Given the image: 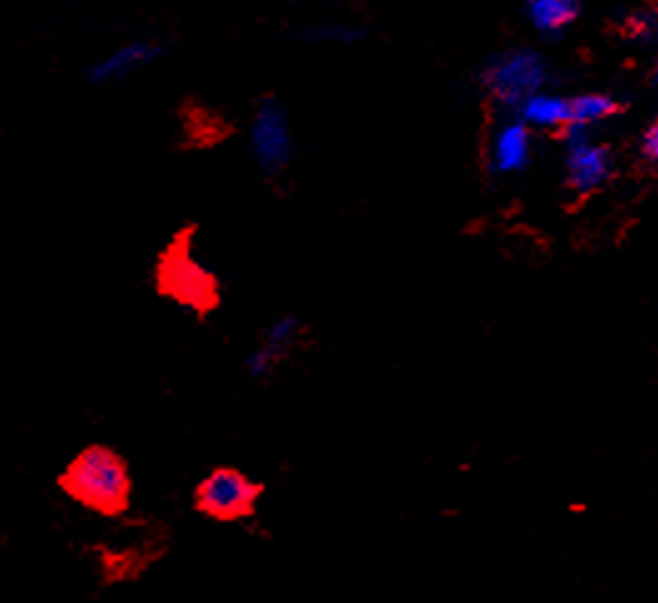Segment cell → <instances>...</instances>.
Instances as JSON below:
<instances>
[{"label": "cell", "instance_id": "8fae6325", "mask_svg": "<svg viewBox=\"0 0 658 603\" xmlns=\"http://www.w3.org/2000/svg\"><path fill=\"white\" fill-rule=\"evenodd\" d=\"M583 0H528L525 16L530 26L543 36H558L566 31L581 13Z\"/></svg>", "mask_w": 658, "mask_h": 603}, {"label": "cell", "instance_id": "5bb4252c", "mask_svg": "<svg viewBox=\"0 0 658 603\" xmlns=\"http://www.w3.org/2000/svg\"><path fill=\"white\" fill-rule=\"evenodd\" d=\"M633 31L638 33L641 38H648L653 33L656 36L658 33V13H643V16H638L636 21H633Z\"/></svg>", "mask_w": 658, "mask_h": 603}, {"label": "cell", "instance_id": "30bf717a", "mask_svg": "<svg viewBox=\"0 0 658 603\" xmlns=\"http://www.w3.org/2000/svg\"><path fill=\"white\" fill-rule=\"evenodd\" d=\"M528 129H561L571 124V98L553 96V93H535L515 111Z\"/></svg>", "mask_w": 658, "mask_h": 603}, {"label": "cell", "instance_id": "2e32d148", "mask_svg": "<svg viewBox=\"0 0 658 603\" xmlns=\"http://www.w3.org/2000/svg\"><path fill=\"white\" fill-rule=\"evenodd\" d=\"M656 81H658V73H656Z\"/></svg>", "mask_w": 658, "mask_h": 603}, {"label": "cell", "instance_id": "9c48e42d", "mask_svg": "<svg viewBox=\"0 0 658 603\" xmlns=\"http://www.w3.org/2000/svg\"><path fill=\"white\" fill-rule=\"evenodd\" d=\"M530 161V129L523 121L515 119L503 121L490 136L488 164L495 174H518Z\"/></svg>", "mask_w": 658, "mask_h": 603}, {"label": "cell", "instance_id": "5b68a950", "mask_svg": "<svg viewBox=\"0 0 658 603\" xmlns=\"http://www.w3.org/2000/svg\"><path fill=\"white\" fill-rule=\"evenodd\" d=\"M161 56H164V46L159 41H151V38L126 41L88 66V81L93 86H114L151 68Z\"/></svg>", "mask_w": 658, "mask_h": 603}, {"label": "cell", "instance_id": "6da1fadb", "mask_svg": "<svg viewBox=\"0 0 658 603\" xmlns=\"http://www.w3.org/2000/svg\"><path fill=\"white\" fill-rule=\"evenodd\" d=\"M61 488L98 516H119L129 508L134 480L129 463L108 445H88L61 475Z\"/></svg>", "mask_w": 658, "mask_h": 603}, {"label": "cell", "instance_id": "7a4b0ae2", "mask_svg": "<svg viewBox=\"0 0 658 603\" xmlns=\"http://www.w3.org/2000/svg\"><path fill=\"white\" fill-rule=\"evenodd\" d=\"M545 76L548 68L538 53L528 48H510L485 61L478 81L495 104L518 111L530 96L543 91Z\"/></svg>", "mask_w": 658, "mask_h": 603}, {"label": "cell", "instance_id": "52a82bcc", "mask_svg": "<svg viewBox=\"0 0 658 603\" xmlns=\"http://www.w3.org/2000/svg\"><path fill=\"white\" fill-rule=\"evenodd\" d=\"M568 184L576 191H593L611 174V156L606 146L593 144L588 126H568Z\"/></svg>", "mask_w": 658, "mask_h": 603}, {"label": "cell", "instance_id": "9a60e30c", "mask_svg": "<svg viewBox=\"0 0 658 603\" xmlns=\"http://www.w3.org/2000/svg\"><path fill=\"white\" fill-rule=\"evenodd\" d=\"M643 154H646L648 159L658 161V124L653 126V129H648L646 139H643Z\"/></svg>", "mask_w": 658, "mask_h": 603}, {"label": "cell", "instance_id": "7c38bea8", "mask_svg": "<svg viewBox=\"0 0 658 603\" xmlns=\"http://www.w3.org/2000/svg\"><path fill=\"white\" fill-rule=\"evenodd\" d=\"M367 36L365 26H357L350 21H317L307 23L294 33L299 43H309V46H355Z\"/></svg>", "mask_w": 658, "mask_h": 603}, {"label": "cell", "instance_id": "3957f363", "mask_svg": "<svg viewBox=\"0 0 658 603\" xmlns=\"http://www.w3.org/2000/svg\"><path fill=\"white\" fill-rule=\"evenodd\" d=\"M249 154L259 171L267 176H282L292 166L297 141L287 106L279 98H262L252 111L247 129Z\"/></svg>", "mask_w": 658, "mask_h": 603}, {"label": "cell", "instance_id": "8992f818", "mask_svg": "<svg viewBox=\"0 0 658 603\" xmlns=\"http://www.w3.org/2000/svg\"><path fill=\"white\" fill-rule=\"evenodd\" d=\"M304 332V322L297 315H279L264 327L262 340L244 360L249 375L254 380H267L282 367V362L292 355Z\"/></svg>", "mask_w": 658, "mask_h": 603}, {"label": "cell", "instance_id": "4fadbf2b", "mask_svg": "<svg viewBox=\"0 0 658 603\" xmlns=\"http://www.w3.org/2000/svg\"><path fill=\"white\" fill-rule=\"evenodd\" d=\"M616 104L601 93H586V96L571 98V124L568 126H588L608 119L613 114Z\"/></svg>", "mask_w": 658, "mask_h": 603}, {"label": "cell", "instance_id": "ba28073f", "mask_svg": "<svg viewBox=\"0 0 658 603\" xmlns=\"http://www.w3.org/2000/svg\"><path fill=\"white\" fill-rule=\"evenodd\" d=\"M164 284L171 297L191 310H204L214 302V277L191 252L169 259V269L164 267Z\"/></svg>", "mask_w": 658, "mask_h": 603}, {"label": "cell", "instance_id": "277c9868", "mask_svg": "<svg viewBox=\"0 0 658 603\" xmlns=\"http://www.w3.org/2000/svg\"><path fill=\"white\" fill-rule=\"evenodd\" d=\"M262 485L237 468H216L196 485V508L214 521H242L252 516Z\"/></svg>", "mask_w": 658, "mask_h": 603}]
</instances>
